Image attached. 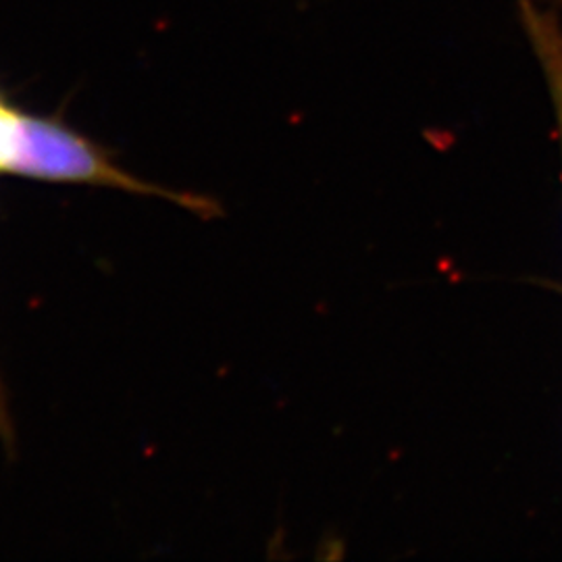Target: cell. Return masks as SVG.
Listing matches in <instances>:
<instances>
[{
    "label": "cell",
    "mask_w": 562,
    "mask_h": 562,
    "mask_svg": "<svg viewBox=\"0 0 562 562\" xmlns=\"http://www.w3.org/2000/svg\"><path fill=\"white\" fill-rule=\"evenodd\" d=\"M0 440L7 443V446L15 442L13 423H11V415H9V408H7V396H4L2 383H0Z\"/></svg>",
    "instance_id": "cell-3"
},
{
    "label": "cell",
    "mask_w": 562,
    "mask_h": 562,
    "mask_svg": "<svg viewBox=\"0 0 562 562\" xmlns=\"http://www.w3.org/2000/svg\"><path fill=\"white\" fill-rule=\"evenodd\" d=\"M2 171L30 180L90 183L136 192L142 196H159L196 213L213 211V204L204 199L183 196L157 183L130 176L111 161L101 146L83 138L65 123L23 113H20L13 146Z\"/></svg>",
    "instance_id": "cell-1"
},
{
    "label": "cell",
    "mask_w": 562,
    "mask_h": 562,
    "mask_svg": "<svg viewBox=\"0 0 562 562\" xmlns=\"http://www.w3.org/2000/svg\"><path fill=\"white\" fill-rule=\"evenodd\" d=\"M527 20H529L533 44H536V48L540 53V59H542L543 67H546L552 101L557 106V117L561 123L562 140V34L552 21L546 20L533 9L527 11Z\"/></svg>",
    "instance_id": "cell-2"
}]
</instances>
